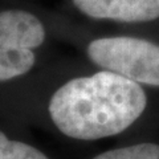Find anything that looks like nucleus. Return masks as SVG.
Returning <instances> with one entry per match:
<instances>
[{"label": "nucleus", "instance_id": "obj_4", "mask_svg": "<svg viewBox=\"0 0 159 159\" xmlns=\"http://www.w3.org/2000/svg\"><path fill=\"white\" fill-rule=\"evenodd\" d=\"M36 62L32 49L0 48V82L27 74Z\"/></svg>", "mask_w": 159, "mask_h": 159}, {"label": "nucleus", "instance_id": "obj_1", "mask_svg": "<svg viewBox=\"0 0 159 159\" xmlns=\"http://www.w3.org/2000/svg\"><path fill=\"white\" fill-rule=\"evenodd\" d=\"M147 103L138 82L110 70L73 78L52 96L51 119L62 134L80 141H96L125 131Z\"/></svg>", "mask_w": 159, "mask_h": 159}, {"label": "nucleus", "instance_id": "obj_2", "mask_svg": "<svg viewBox=\"0 0 159 159\" xmlns=\"http://www.w3.org/2000/svg\"><path fill=\"white\" fill-rule=\"evenodd\" d=\"M88 56L105 70L138 84L159 86V45L137 37H103L89 43Z\"/></svg>", "mask_w": 159, "mask_h": 159}, {"label": "nucleus", "instance_id": "obj_5", "mask_svg": "<svg viewBox=\"0 0 159 159\" xmlns=\"http://www.w3.org/2000/svg\"><path fill=\"white\" fill-rule=\"evenodd\" d=\"M93 159H159V145L139 143L105 151Z\"/></svg>", "mask_w": 159, "mask_h": 159}, {"label": "nucleus", "instance_id": "obj_6", "mask_svg": "<svg viewBox=\"0 0 159 159\" xmlns=\"http://www.w3.org/2000/svg\"><path fill=\"white\" fill-rule=\"evenodd\" d=\"M0 159H49L36 147L20 141H12L0 131Z\"/></svg>", "mask_w": 159, "mask_h": 159}, {"label": "nucleus", "instance_id": "obj_3", "mask_svg": "<svg viewBox=\"0 0 159 159\" xmlns=\"http://www.w3.org/2000/svg\"><path fill=\"white\" fill-rule=\"evenodd\" d=\"M81 13L93 19L123 23L151 21L159 17V0H72Z\"/></svg>", "mask_w": 159, "mask_h": 159}]
</instances>
